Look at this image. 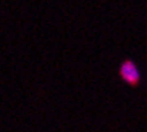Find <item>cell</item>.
Here are the masks:
<instances>
[{"mask_svg": "<svg viewBox=\"0 0 147 132\" xmlns=\"http://www.w3.org/2000/svg\"><path fill=\"white\" fill-rule=\"evenodd\" d=\"M120 73H121V77L127 82H129V84H136L139 81V71L132 62L123 63V66H121V69H120Z\"/></svg>", "mask_w": 147, "mask_h": 132, "instance_id": "6da1fadb", "label": "cell"}]
</instances>
